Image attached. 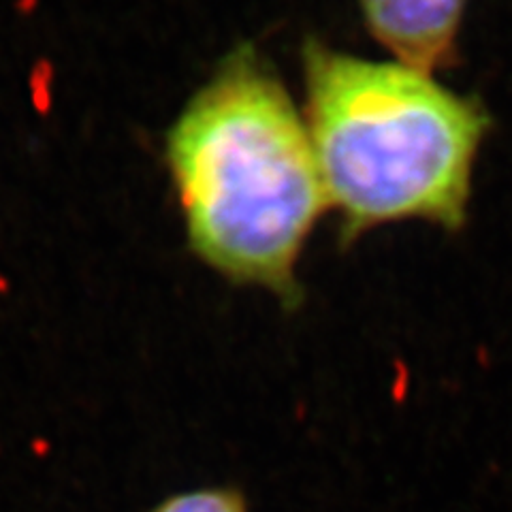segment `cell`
Returning a JSON list of instances; mask_svg holds the SVG:
<instances>
[{
	"label": "cell",
	"mask_w": 512,
	"mask_h": 512,
	"mask_svg": "<svg viewBox=\"0 0 512 512\" xmlns=\"http://www.w3.org/2000/svg\"><path fill=\"white\" fill-rule=\"evenodd\" d=\"M150 512H250L246 495L233 487H199L173 493Z\"/></svg>",
	"instance_id": "277c9868"
},
{
	"label": "cell",
	"mask_w": 512,
	"mask_h": 512,
	"mask_svg": "<svg viewBox=\"0 0 512 512\" xmlns=\"http://www.w3.org/2000/svg\"><path fill=\"white\" fill-rule=\"evenodd\" d=\"M468 0H359L372 39L393 62L434 75L457 56Z\"/></svg>",
	"instance_id": "3957f363"
},
{
	"label": "cell",
	"mask_w": 512,
	"mask_h": 512,
	"mask_svg": "<svg viewBox=\"0 0 512 512\" xmlns=\"http://www.w3.org/2000/svg\"><path fill=\"white\" fill-rule=\"evenodd\" d=\"M308 124L340 242L382 224L423 220L457 231L468 220L472 175L489 131L485 107L434 75L333 50H301Z\"/></svg>",
	"instance_id": "7a4b0ae2"
},
{
	"label": "cell",
	"mask_w": 512,
	"mask_h": 512,
	"mask_svg": "<svg viewBox=\"0 0 512 512\" xmlns=\"http://www.w3.org/2000/svg\"><path fill=\"white\" fill-rule=\"evenodd\" d=\"M165 163L192 254L299 306L297 263L327 201L303 111L252 45L235 47L192 94Z\"/></svg>",
	"instance_id": "6da1fadb"
}]
</instances>
